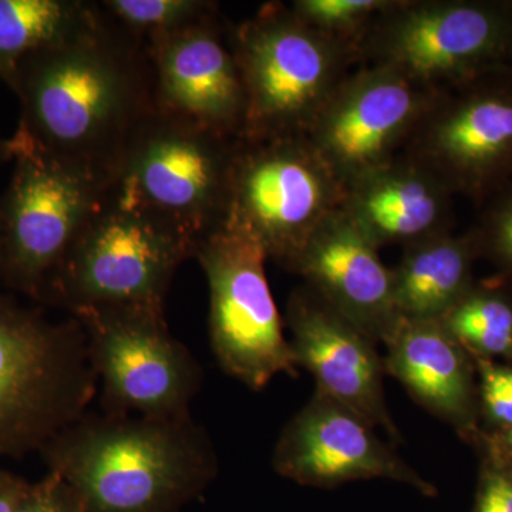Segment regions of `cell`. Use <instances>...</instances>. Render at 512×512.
<instances>
[{
    "label": "cell",
    "instance_id": "obj_18",
    "mask_svg": "<svg viewBox=\"0 0 512 512\" xmlns=\"http://www.w3.org/2000/svg\"><path fill=\"white\" fill-rule=\"evenodd\" d=\"M453 192L404 154L345 191L342 210L377 249L404 248L451 231Z\"/></svg>",
    "mask_w": 512,
    "mask_h": 512
},
{
    "label": "cell",
    "instance_id": "obj_31",
    "mask_svg": "<svg viewBox=\"0 0 512 512\" xmlns=\"http://www.w3.org/2000/svg\"><path fill=\"white\" fill-rule=\"evenodd\" d=\"M478 512H498L497 508L491 504V501L488 498H485L484 495H481L480 505H478Z\"/></svg>",
    "mask_w": 512,
    "mask_h": 512
},
{
    "label": "cell",
    "instance_id": "obj_13",
    "mask_svg": "<svg viewBox=\"0 0 512 512\" xmlns=\"http://www.w3.org/2000/svg\"><path fill=\"white\" fill-rule=\"evenodd\" d=\"M437 94L393 67L360 64L306 137L346 191L403 153Z\"/></svg>",
    "mask_w": 512,
    "mask_h": 512
},
{
    "label": "cell",
    "instance_id": "obj_16",
    "mask_svg": "<svg viewBox=\"0 0 512 512\" xmlns=\"http://www.w3.org/2000/svg\"><path fill=\"white\" fill-rule=\"evenodd\" d=\"M286 323L296 365L312 373L316 390L399 441L384 399V365L376 343L308 286L292 292Z\"/></svg>",
    "mask_w": 512,
    "mask_h": 512
},
{
    "label": "cell",
    "instance_id": "obj_5",
    "mask_svg": "<svg viewBox=\"0 0 512 512\" xmlns=\"http://www.w3.org/2000/svg\"><path fill=\"white\" fill-rule=\"evenodd\" d=\"M239 140L156 109L138 124L106 190L198 244L227 218Z\"/></svg>",
    "mask_w": 512,
    "mask_h": 512
},
{
    "label": "cell",
    "instance_id": "obj_19",
    "mask_svg": "<svg viewBox=\"0 0 512 512\" xmlns=\"http://www.w3.org/2000/svg\"><path fill=\"white\" fill-rule=\"evenodd\" d=\"M384 370L434 416L463 423L471 410L470 376L457 342L439 320H402L386 343Z\"/></svg>",
    "mask_w": 512,
    "mask_h": 512
},
{
    "label": "cell",
    "instance_id": "obj_15",
    "mask_svg": "<svg viewBox=\"0 0 512 512\" xmlns=\"http://www.w3.org/2000/svg\"><path fill=\"white\" fill-rule=\"evenodd\" d=\"M272 467L279 476L315 487L389 478L433 493V485L383 443L369 421L318 390L282 430Z\"/></svg>",
    "mask_w": 512,
    "mask_h": 512
},
{
    "label": "cell",
    "instance_id": "obj_24",
    "mask_svg": "<svg viewBox=\"0 0 512 512\" xmlns=\"http://www.w3.org/2000/svg\"><path fill=\"white\" fill-rule=\"evenodd\" d=\"M394 2L396 0H295L289 6L311 28L357 52L367 30Z\"/></svg>",
    "mask_w": 512,
    "mask_h": 512
},
{
    "label": "cell",
    "instance_id": "obj_32",
    "mask_svg": "<svg viewBox=\"0 0 512 512\" xmlns=\"http://www.w3.org/2000/svg\"><path fill=\"white\" fill-rule=\"evenodd\" d=\"M508 444H510V447L512 448V424H511V429L510 431H508Z\"/></svg>",
    "mask_w": 512,
    "mask_h": 512
},
{
    "label": "cell",
    "instance_id": "obj_4",
    "mask_svg": "<svg viewBox=\"0 0 512 512\" xmlns=\"http://www.w3.org/2000/svg\"><path fill=\"white\" fill-rule=\"evenodd\" d=\"M229 42L247 94L241 140L306 136L359 66L353 47L322 35L282 2L229 26Z\"/></svg>",
    "mask_w": 512,
    "mask_h": 512
},
{
    "label": "cell",
    "instance_id": "obj_7",
    "mask_svg": "<svg viewBox=\"0 0 512 512\" xmlns=\"http://www.w3.org/2000/svg\"><path fill=\"white\" fill-rule=\"evenodd\" d=\"M10 140L15 170L0 202V282L46 303L57 271L107 183L47 153L20 128Z\"/></svg>",
    "mask_w": 512,
    "mask_h": 512
},
{
    "label": "cell",
    "instance_id": "obj_6",
    "mask_svg": "<svg viewBox=\"0 0 512 512\" xmlns=\"http://www.w3.org/2000/svg\"><path fill=\"white\" fill-rule=\"evenodd\" d=\"M194 256L187 238L106 190L67 252L46 303L70 313L94 306L164 311L175 272Z\"/></svg>",
    "mask_w": 512,
    "mask_h": 512
},
{
    "label": "cell",
    "instance_id": "obj_20",
    "mask_svg": "<svg viewBox=\"0 0 512 512\" xmlns=\"http://www.w3.org/2000/svg\"><path fill=\"white\" fill-rule=\"evenodd\" d=\"M477 254L471 231L437 235L404 248L393 272L394 303L404 320H440L471 289V261Z\"/></svg>",
    "mask_w": 512,
    "mask_h": 512
},
{
    "label": "cell",
    "instance_id": "obj_33",
    "mask_svg": "<svg viewBox=\"0 0 512 512\" xmlns=\"http://www.w3.org/2000/svg\"><path fill=\"white\" fill-rule=\"evenodd\" d=\"M0 255H2V241H0Z\"/></svg>",
    "mask_w": 512,
    "mask_h": 512
},
{
    "label": "cell",
    "instance_id": "obj_1",
    "mask_svg": "<svg viewBox=\"0 0 512 512\" xmlns=\"http://www.w3.org/2000/svg\"><path fill=\"white\" fill-rule=\"evenodd\" d=\"M12 90L23 133L106 183L131 134L156 109L146 43L114 25L100 3L89 25L26 57Z\"/></svg>",
    "mask_w": 512,
    "mask_h": 512
},
{
    "label": "cell",
    "instance_id": "obj_9",
    "mask_svg": "<svg viewBox=\"0 0 512 512\" xmlns=\"http://www.w3.org/2000/svg\"><path fill=\"white\" fill-rule=\"evenodd\" d=\"M210 288V340L218 365L249 389L296 376L295 356L265 274V249L225 218L195 251Z\"/></svg>",
    "mask_w": 512,
    "mask_h": 512
},
{
    "label": "cell",
    "instance_id": "obj_30",
    "mask_svg": "<svg viewBox=\"0 0 512 512\" xmlns=\"http://www.w3.org/2000/svg\"><path fill=\"white\" fill-rule=\"evenodd\" d=\"M13 160L12 140L0 137V164Z\"/></svg>",
    "mask_w": 512,
    "mask_h": 512
},
{
    "label": "cell",
    "instance_id": "obj_26",
    "mask_svg": "<svg viewBox=\"0 0 512 512\" xmlns=\"http://www.w3.org/2000/svg\"><path fill=\"white\" fill-rule=\"evenodd\" d=\"M13 512H86V507L72 485L47 471L37 483L28 481Z\"/></svg>",
    "mask_w": 512,
    "mask_h": 512
},
{
    "label": "cell",
    "instance_id": "obj_8",
    "mask_svg": "<svg viewBox=\"0 0 512 512\" xmlns=\"http://www.w3.org/2000/svg\"><path fill=\"white\" fill-rule=\"evenodd\" d=\"M360 64L441 90L512 67V0H396L357 46Z\"/></svg>",
    "mask_w": 512,
    "mask_h": 512
},
{
    "label": "cell",
    "instance_id": "obj_27",
    "mask_svg": "<svg viewBox=\"0 0 512 512\" xmlns=\"http://www.w3.org/2000/svg\"><path fill=\"white\" fill-rule=\"evenodd\" d=\"M483 394L488 412L501 423L512 424V369L483 363Z\"/></svg>",
    "mask_w": 512,
    "mask_h": 512
},
{
    "label": "cell",
    "instance_id": "obj_3",
    "mask_svg": "<svg viewBox=\"0 0 512 512\" xmlns=\"http://www.w3.org/2000/svg\"><path fill=\"white\" fill-rule=\"evenodd\" d=\"M99 387L80 323L0 293V457L39 453L89 412Z\"/></svg>",
    "mask_w": 512,
    "mask_h": 512
},
{
    "label": "cell",
    "instance_id": "obj_10",
    "mask_svg": "<svg viewBox=\"0 0 512 512\" xmlns=\"http://www.w3.org/2000/svg\"><path fill=\"white\" fill-rule=\"evenodd\" d=\"M86 335L101 384V412L175 417L190 414L204 376L187 346L171 335L164 311L94 306L70 313Z\"/></svg>",
    "mask_w": 512,
    "mask_h": 512
},
{
    "label": "cell",
    "instance_id": "obj_21",
    "mask_svg": "<svg viewBox=\"0 0 512 512\" xmlns=\"http://www.w3.org/2000/svg\"><path fill=\"white\" fill-rule=\"evenodd\" d=\"M99 3L83 0H0V80L15 86L26 57L89 25Z\"/></svg>",
    "mask_w": 512,
    "mask_h": 512
},
{
    "label": "cell",
    "instance_id": "obj_14",
    "mask_svg": "<svg viewBox=\"0 0 512 512\" xmlns=\"http://www.w3.org/2000/svg\"><path fill=\"white\" fill-rule=\"evenodd\" d=\"M158 113L241 140L247 94L220 15L146 43Z\"/></svg>",
    "mask_w": 512,
    "mask_h": 512
},
{
    "label": "cell",
    "instance_id": "obj_25",
    "mask_svg": "<svg viewBox=\"0 0 512 512\" xmlns=\"http://www.w3.org/2000/svg\"><path fill=\"white\" fill-rule=\"evenodd\" d=\"M471 234L477 252H487L512 271V183L485 202L484 212Z\"/></svg>",
    "mask_w": 512,
    "mask_h": 512
},
{
    "label": "cell",
    "instance_id": "obj_17",
    "mask_svg": "<svg viewBox=\"0 0 512 512\" xmlns=\"http://www.w3.org/2000/svg\"><path fill=\"white\" fill-rule=\"evenodd\" d=\"M288 269L375 343L386 345L402 323L392 269L343 210L319 225Z\"/></svg>",
    "mask_w": 512,
    "mask_h": 512
},
{
    "label": "cell",
    "instance_id": "obj_11",
    "mask_svg": "<svg viewBox=\"0 0 512 512\" xmlns=\"http://www.w3.org/2000/svg\"><path fill=\"white\" fill-rule=\"evenodd\" d=\"M343 200L345 188L308 137L239 140L227 217L284 268Z\"/></svg>",
    "mask_w": 512,
    "mask_h": 512
},
{
    "label": "cell",
    "instance_id": "obj_23",
    "mask_svg": "<svg viewBox=\"0 0 512 512\" xmlns=\"http://www.w3.org/2000/svg\"><path fill=\"white\" fill-rule=\"evenodd\" d=\"M100 8L114 25L144 43L218 13L217 3L207 0H106Z\"/></svg>",
    "mask_w": 512,
    "mask_h": 512
},
{
    "label": "cell",
    "instance_id": "obj_2",
    "mask_svg": "<svg viewBox=\"0 0 512 512\" xmlns=\"http://www.w3.org/2000/svg\"><path fill=\"white\" fill-rule=\"evenodd\" d=\"M86 512H180L217 477L210 437L192 414H83L39 451Z\"/></svg>",
    "mask_w": 512,
    "mask_h": 512
},
{
    "label": "cell",
    "instance_id": "obj_29",
    "mask_svg": "<svg viewBox=\"0 0 512 512\" xmlns=\"http://www.w3.org/2000/svg\"><path fill=\"white\" fill-rule=\"evenodd\" d=\"M28 481L9 470H0V512L15 511Z\"/></svg>",
    "mask_w": 512,
    "mask_h": 512
},
{
    "label": "cell",
    "instance_id": "obj_28",
    "mask_svg": "<svg viewBox=\"0 0 512 512\" xmlns=\"http://www.w3.org/2000/svg\"><path fill=\"white\" fill-rule=\"evenodd\" d=\"M498 512H512V480L503 474H491L483 494Z\"/></svg>",
    "mask_w": 512,
    "mask_h": 512
},
{
    "label": "cell",
    "instance_id": "obj_12",
    "mask_svg": "<svg viewBox=\"0 0 512 512\" xmlns=\"http://www.w3.org/2000/svg\"><path fill=\"white\" fill-rule=\"evenodd\" d=\"M402 154L476 202L510 185L512 67L441 90Z\"/></svg>",
    "mask_w": 512,
    "mask_h": 512
},
{
    "label": "cell",
    "instance_id": "obj_22",
    "mask_svg": "<svg viewBox=\"0 0 512 512\" xmlns=\"http://www.w3.org/2000/svg\"><path fill=\"white\" fill-rule=\"evenodd\" d=\"M439 322L461 346L485 355L512 348V305L495 293L470 289Z\"/></svg>",
    "mask_w": 512,
    "mask_h": 512
}]
</instances>
